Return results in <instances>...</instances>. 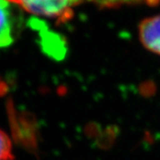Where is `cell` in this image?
Segmentation results:
<instances>
[{"label":"cell","instance_id":"cell-1","mask_svg":"<svg viewBox=\"0 0 160 160\" xmlns=\"http://www.w3.org/2000/svg\"><path fill=\"white\" fill-rule=\"evenodd\" d=\"M30 14L50 18L59 22L71 19L74 8L86 0H9Z\"/></svg>","mask_w":160,"mask_h":160},{"label":"cell","instance_id":"cell-2","mask_svg":"<svg viewBox=\"0 0 160 160\" xmlns=\"http://www.w3.org/2000/svg\"><path fill=\"white\" fill-rule=\"evenodd\" d=\"M139 38L147 50L160 55V14L142 21L139 25Z\"/></svg>","mask_w":160,"mask_h":160},{"label":"cell","instance_id":"cell-3","mask_svg":"<svg viewBox=\"0 0 160 160\" xmlns=\"http://www.w3.org/2000/svg\"><path fill=\"white\" fill-rule=\"evenodd\" d=\"M12 5L9 0H0V48L8 47L14 42Z\"/></svg>","mask_w":160,"mask_h":160},{"label":"cell","instance_id":"cell-4","mask_svg":"<svg viewBox=\"0 0 160 160\" xmlns=\"http://www.w3.org/2000/svg\"><path fill=\"white\" fill-rule=\"evenodd\" d=\"M100 7L114 8L126 5H139L145 4L148 6H156L160 0H91Z\"/></svg>","mask_w":160,"mask_h":160},{"label":"cell","instance_id":"cell-5","mask_svg":"<svg viewBox=\"0 0 160 160\" xmlns=\"http://www.w3.org/2000/svg\"><path fill=\"white\" fill-rule=\"evenodd\" d=\"M0 160H15L11 139L0 129Z\"/></svg>","mask_w":160,"mask_h":160}]
</instances>
